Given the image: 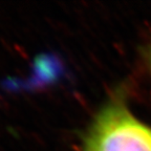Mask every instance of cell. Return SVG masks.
<instances>
[{
  "label": "cell",
  "instance_id": "cell-1",
  "mask_svg": "<svg viewBox=\"0 0 151 151\" xmlns=\"http://www.w3.org/2000/svg\"><path fill=\"white\" fill-rule=\"evenodd\" d=\"M83 151H151V127L120 100L104 107L85 137Z\"/></svg>",
  "mask_w": 151,
  "mask_h": 151
},
{
  "label": "cell",
  "instance_id": "cell-2",
  "mask_svg": "<svg viewBox=\"0 0 151 151\" xmlns=\"http://www.w3.org/2000/svg\"><path fill=\"white\" fill-rule=\"evenodd\" d=\"M64 73L59 58L54 54L43 52L34 59L29 78L24 81L7 78L2 85L7 90H37L57 83Z\"/></svg>",
  "mask_w": 151,
  "mask_h": 151
}]
</instances>
